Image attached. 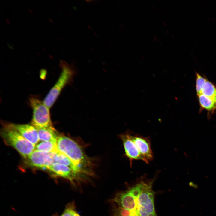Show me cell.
Masks as SVG:
<instances>
[{
	"instance_id": "6da1fadb",
	"label": "cell",
	"mask_w": 216,
	"mask_h": 216,
	"mask_svg": "<svg viewBox=\"0 0 216 216\" xmlns=\"http://www.w3.org/2000/svg\"><path fill=\"white\" fill-rule=\"evenodd\" d=\"M58 151L67 156L77 166L89 175L92 173L91 159L74 141L64 135L58 136L56 142Z\"/></svg>"
},
{
	"instance_id": "7a4b0ae2",
	"label": "cell",
	"mask_w": 216,
	"mask_h": 216,
	"mask_svg": "<svg viewBox=\"0 0 216 216\" xmlns=\"http://www.w3.org/2000/svg\"><path fill=\"white\" fill-rule=\"evenodd\" d=\"M60 65L62 71L59 76L43 101L44 104L50 109L54 104L63 89L73 81L75 74L74 68L65 61H61Z\"/></svg>"
},
{
	"instance_id": "3957f363",
	"label": "cell",
	"mask_w": 216,
	"mask_h": 216,
	"mask_svg": "<svg viewBox=\"0 0 216 216\" xmlns=\"http://www.w3.org/2000/svg\"><path fill=\"white\" fill-rule=\"evenodd\" d=\"M1 134L5 143L16 149L26 159L34 150L35 145L5 124Z\"/></svg>"
},
{
	"instance_id": "277c9868",
	"label": "cell",
	"mask_w": 216,
	"mask_h": 216,
	"mask_svg": "<svg viewBox=\"0 0 216 216\" xmlns=\"http://www.w3.org/2000/svg\"><path fill=\"white\" fill-rule=\"evenodd\" d=\"M154 179L146 181L136 198V211L139 216H157L154 205Z\"/></svg>"
},
{
	"instance_id": "5b68a950",
	"label": "cell",
	"mask_w": 216,
	"mask_h": 216,
	"mask_svg": "<svg viewBox=\"0 0 216 216\" xmlns=\"http://www.w3.org/2000/svg\"><path fill=\"white\" fill-rule=\"evenodd\" d=\"M29 102L33 110L32 124L36 128L53 126L50 109L44 104L43 101L31 97L29 99Z\"/></svg>"
},
{
	"instance_id": "8992f818",
	"label": "cell",
	"mask_w": 216,
	"mask_h": 216,
	"mask_svg": "<svg viewBox=\"0 0 216 216\" xmlns=\"http://www.w3.org/2000/svg\"><path fill=\"white\" fill-rule=\"evenodd\" d=\"M57 152L49 153L34 150L26 159L31 166L47 169L54 163V158Z\"/></svg>"
},
{
	"instance_id": "52a82bcc",
	"label": "cell",
	"mask_w": 216,
	"mask_h": 216,
	"mask_svg": "<svg viewBox=\"0 0 216 216\" xmlns=\"http://www.w3.org/2000/svg\"><path fill=\"white\" fill-rule=\"evenodd\" d=\"M139 194L130 188L126 191L118 193L112 201L119 207L137 212L136 198Z\"/></svg>"
},
{
	"instance_id": "ba28073f",
	"label": "cell",
	"mask_w": 216,
	"mask_h": 216,
	"mask_svg": "<svg viewBox=\"0 0 216 216\" xmlns=\"http://www.w3.org/2000/svg\"><path fill=\"white\" fill-rule=\"evenodd\" d=\"M130 134L141 154L142 160L146 164H148L153 158V154L149 137H144L132 132Z\"/></svg>"
},
{
	"instance_id": "9c48e42d",
	"label": "cell",
	"mask_w": 216,
	"mask_h": 216,
	"mask_svg": "<svg viewBox=\"0 0 216 216\" xmlns=\"http://www.w3.org/2000/svg\"><path fill=\"white\" fill-rule=\"evenodd\" d=\"M47 170L56 176L65 178L72 182L81 180L86 177L70 167L58 163H54Z\"/></svg>"
},
{
	"instance_id": "30bf717a",
	"label": "cell",
	"mask_w": 216,
	"mask_h": 216,
	"mask_svg": "<svg viewBox=\"0 0 216 216\" xmlns=\"http://www.w3.org/2000/svg\"><path fill=\"white\" fill-rule=\"evenodd\" d=\"M120 137L122 142L125 155L130 161V166H132L133 162L134 160H142V156L136 144L132 138L130 133L121 134Z\"/></svg>"
},
{
	"instance_id": "8fae6325",
	"label": "cell",
	"mask_w": 216,
	"mask_h": 216,
	"mask_svg": "<svg viewBox=\"0 0 216 216\" xmlns=\"http://www.w3.org/2000/svg\"><path fill=\"white\" fill-rule=\"evenodd\" d=\"M5 124L17 131L26 140L34 145L39 141L37 130L31 124L10 123Z\"/></svg>"
},
{
	"instance_id": "7c38bea8",
	"label": "cell",
	"mask_w": 216,
	"mask_h": 216,
	"mask_svg": "<svg viewBox=\"0 0 216 216\" xmlns=\"http://www.w3.org/2000/svg\"><path fill=\"white\" fill-rule=\"evenodd\" d=\"M39 140L42 141H52L57 142L60 135L53 127L36 128Z\"/></svg>"
},
{
	"instance_id": "4fadbf2b",
	"label": "cell",
	"mask_w": 216,
	"mask_h": 216,
	"mask_svg": "<svg viewBox=\"0 0 216 216\" xmlns=\"http://www.w3.org/2000/svg\"><path fill=\"white\" fill-rule=\"evenodd\" d=\"M201 110H206L208 112L209 117L216 110V103L210 98L201 94L197 96Z\"/></svg>"
},
{
	"instance_id": "5bb4252c",
	"label": "cell",
	"mask_w": 216,
	"mask_h": 216,
	"mask_svg": "<svg viewBox=\"0 0 216 216\" xmlns=\"http://www.w3.org/2000/svg\"><path fill=\"white\" fill-rule=\"evenodd\" d=\"M35 149L46 152H58L56 142L52 141H42L35 146Z\"/></svg>"
},
{
	"instance_id": "9a60e30c",
	"label": "cell",
	"mask_w": 216,
	"mask_h": 216,
	"mask_svg": "<svg viewBox=\"0 0 216 216\" xmlns=\"http://www.w3.org/2000/svg\"><path fill=\"white\" fill-rule=\"evenodd\" d=\"M201 94L216 103V86L208 80L203 86Z\"/></svg>"
},
{
	"instance_id": "2e32d148",
	"label": "cell",
	"mask_w": 216,
	"mask_h": 216,
	"mask_svg": "<svg viewBox=\"0 0 216 216\" xmlns=\"http://www.w3.org/2000/svg\"><path fill=\"white\" fill-rule=\"evenodd\" d=\"M196 89L198 96L201 94L203 86L208 79L196 72Z\"/></svg>"
},
{
	"instance_id": "e0dca14e",
	"label": "cell",
	"mask_w": 216,
	"mask_h": 216,
	"mask_svg": "<svg viewBox=\"0 0 216 216\" xmlns=\"http://www.w3.org/2000/svg\"><path fill=\"white\" fill-rule=\"evenodd\" d=\"M113 216H139L135 211L128 210L120 207L115 208L113 212Z\"/></svg>"
},
{
	"instance_id": "ac0fdd59",
	"label": "cell",
	"mask_w": 216,
	"mask_h": 216,
	"mask_svg": "<svg viewBox=\"0 0 216 216\" xmlns=\"http://www.w3.org/2000/svg\"><path fill=\"white\" fill-rule=\"evenodd\" d=\"M72 216H81L76 211L74 204H72L71 207Z\"/></svg>"
}]
</instances>
